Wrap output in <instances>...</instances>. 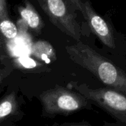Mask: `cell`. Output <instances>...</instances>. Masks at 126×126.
Returning a JSON list of instances; mask_svg holds the SVG:
<instances>
[{"label": "cell", "mask_w": 126, "mask_h": 126, "mask_svg": "<svg viewBox=\"0 0 126 126\" xmlns=\"http://www.w3.org/2000/svg\"><path fill=\"white\" fill-rule=\"evenodd\" d=\"M8 18L7 7L6 0H0V21Z\"/></svg>", "instance_id": "7c38bea8"}, {"label": "cell", "mask_w": 126, "mask_h": 126, "mask_svg": "<svg viewBox=\"0 0 126 126\" xmlns=\"http://www.w3.org/2000/svg\"><path fill=\"white\" fill-rule=\"evenodd\" d=\"M16 62L18 66L24 69H32L37 66V62L27 55L18 57L16 60Z\"/></svg>", "instance_id": "8fae6325"}, {"label": "cell", "mask_w": 126, "mask_h": 126, "mask_svg": "<svg viewBox=\"0 0 126 126\" xmlns=\"http://www.w3.org/2000/svg\"><path fill=\"white\" fill-rule=\"evenodd\" d=\"M82 95L103 109L111 116L126 124V96L111 88L90 89L86 85L72 83Z\"/></svg>", "instance_id": "277c9868"}, {"label": "cell", "mask_w": 126, "mask_h": 126, "mask_svg": "<svg viewBox=\"0 0 126 126\" xmlns=\"http://www.w3.org/2000/svg\"><path fill=\"white\" fill-rule=\"evenodd\" d=\"M19 13L24 23L30 29L39 32L44 27V22L33 6L27 2L25 6L19 8Z\"/></svg>", "instance_id": "52a82bcc"}, {"label": "cell", "mask_w": 126, "mask_h": 126, "mask_svg": "<svg viewBox=\"0 0 126 126\" xmlns=\"http://www.w3.org/2000/svg\"><path fill=\"white\" fill-rule=\"evenodd\" d=\"M70 59L89 71L102 83L126 96V72L92 47L79 41L66 46Z\"/></svg>", "instance_id": "6da1fadb"}, {"label": "cell", "mask_w": 126, "mask_h": 126, "mask_svg": "<svg viewBox=\"0 0 126 126\" xmlns=\"http://www.w3.org/2000/svg\"><path fill=\"white\" fill-rule=\"evenodd\" d=\"M44 111L49 114H68L89 105V100L80 93L56 87L40 95Z\"/></svg>", "instance_id": "3957f363"}, {"label": "cell", "mask_w": 126, "mask_h": 126, "mask_svg": "<svg viewBox=\"0 0 126 126\" xmlns=\"http://www.w3.org/2000/svg\"><path fill=\"white\" fill-rule=\"evenodd\" d=\"M11 41L9 47L10 48V52L16 56H27L30 54V49L32 44H31L30 39L26 35H18Z\"/></svg>", "instance_id": "ba28073f"}, {"label": "cell", "mask_w": 126, "mask_h": 126, "mask_svg": "<svg viewBox=\"0 0 126 126\" xmlns=\"http://www.w3.org/2000/svg\"><path fill=\"white\" fill-rule=\"evenodd\" d=\"M76 126V125H75V126Z\"/></svg>", "instance_id": "4fadbf2b"}, {"label": "cell", "mask_w": 126, "mask_h": 126, "mask_svg": "<svg viewBox=\"0 0 126 126\" xmlns=\"http://www.w3.org/2000/svg\"><path fill=\"white\" fill-rule=\"evenodd\" d=\"M0 32L9 41L16 38L18 34L17 27L9 18L0 21Z\"/></svg>", "instance_id": "30bf717a"}, {"label": "cell", "mask_w": 126, "mask_h": 126, "mask_svg": "<svg viewBox=\"0 0 126 126\" xmlns=\"http://www.w3.org/2000/svg\"><path fill=\"white\" fill-rule=\"evenodd\" d=\"M51 22L59 30L79 41L83 30L67 0H38Z\"/></svg>", "instance_id": "5b68a950"}, {"label": "cell", "mask_w": 126, "mask_h": 126, "mask_svg": "<svg viewBox=\"0 0 126 126\" xmlns=\"http://www.w3.org/2000/svg\"><path fill=\"white\" fill-rule=\"evenodd\" d=\"M0 81H1V77H0Z\"/></svg>", "instance_id": "5bb4252c"}, {"label": "cell", "mask_w": 126, "mask_h": 126, "mask_svg": "<svg viewBox=\"0 0 126 126\" xmlns=\"http://www.w3.org/2000/svg\"><path fill=\"white\" fill-rule=\"evenodd\" d=\"M17 109V101L14 93H10L0 101V123L13 114Z\"/></svg>", "instance_id": "9c48e42d"}, {"label": "cell", "mask_w": 126, "mask_h": 126, "mask_svg": "<svg viewBox=\"0 0 126 126\" xmlns=\"http://www.w3.org/2000/svg\"><path fill=\"white\" fill-rule=\"evenodd\" d=\"M73 8L80 12L89 30L109 50L120 49V42L111 24L94 9L89 0H67Z\"/></svg>", "instance_id": "7a4b0ae2"}, {"label": "cell", "mask_w": 126, "mask_h": 126, "mask_svg": "<svg viewBox=\"0 0 126 126\" xmlns=\"http://www.w3.org/2000/svg\"><path fill=\"white\" fill-rule=\"evenodd\" d=\"M30 54L37 60L49 63L56 59L54 47L46 41H38L31 46Z\"/></svg>", "instance_id": "8992f818"}]
</instances>
